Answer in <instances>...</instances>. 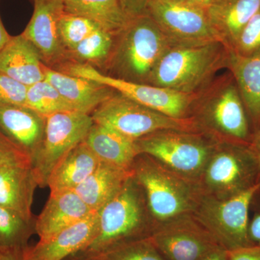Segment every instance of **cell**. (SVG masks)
I'll return each mask as SVG.
<instances>
[{
	"mask_svg": "<svg viewBox=\"0 0 260 260\" xmlns=\"http://www.w3.org/2000/svg\"><path fill=\"white\" fill-rule=\"evenodd\" d=\"M34 234L35 219L26 220L0 205V251L25 250Z\"/></svg>",
	"mask_w": 260,
	"mask_h": 260,
	"instance_id": "83f0119b",
	"label": "cell"
},
{
	"mask_svg": "<svg viewBox=\"0 0 260 260\" xmlns=\"http://www.w3.org/2000/svg\"><path fill=\"white\" fill-rule=\"evenodd\" d=\"M99 229L98 212L24 250V260H64L83 250L93 241Z\"/></svg>",
	"mask_w": 260,
	"mask_h": 260,
	"instance_id": "e0dca14e",
	"label": "cell"
},
{
	"mask_svg": "<svg viewBox=\"0 0 260 260\" xmlns=\"http://www.w3.org/2000/svg\"><path fill=\"white\" fill-rule=\"evenodd\" d=\"M100 160L85 141L67 154L51 172L47 181L50 194L74 191L95 171Z\"/></svg>",
	"mask_w": 260,
	"mask_h": 260,
	"instance_id": "7402d4cb",
	"label": "cell"
},
{
	"mask_svg": "<svg viewBox=\"0 0 260 260\" xmlns=\"http://www.w3.org/2000/svg\"><path fill=\"white\" fill-rule=\"evenodd\" d=\"M191 118L200 132L218 143L251 145L254 138L242 95L229 71L198 93Z\"/></svg>",
	"mask_w": 260,
	"mask_h": 260,
	"instance_id": "7a4b0ae2",
	"label": "cell"
},
{
	"mask_svg": "<svg viewBox=\"0 0 260 260\" xmlns=\"http://www.w3.org/2000/svg\"><path fill=\"white\" fill-rule=\"evenodd\" d=\"M231 51L243 58L260 57V9L241 32Z\"/></svg>",
	"mask_w": 260,
	"mask_h": 260,
	"instance_id": "1f68e13d",
	"label": "cell"
},
{
	"mask_svg": "<svg viewBox=\"0 0 260 260\" xmlns=\"http://www.w3.org/2000/svg\"><path fill=\"white\" fill-rule=\"evenodd\" d=\"M38 182L31 160L23 153L0 162V205L26 220H34L31 211Z\"/></svg>",
	"mask_w": 260,
	"mask_h": 260,
	"instance_id": "9a60e30c",
	"label": "cell"
},
{
	"mask_svg": "<svg viewBox=\"0 0 260 260\" xmlns=\"http://www.w3.org/2000/svg\"><path fill=\"white\" fill-rule=\"evenodd\" d=\"M145 13L153 19L172 46L219 42L206 11L188 3L148 0Z\"/></svg>",
	"mask_w": 260,
	"mask_h": 260,
	"instance_id": "7c38bea8",
	"label": "cell"
},
{
	"mask_svg": "<svg viewBox=\"0 0 260 260\" xmlns=\"http://www.w3.org/2000/svg\"><path fill=\"white\" fill-rule=\"evenodd\" d=\"M28 87L0 73V104L25 106Z\"/></svg>",
	"mask_w": 260,
	"mask_h": 260,
	"instance_id": "d6a6232c",
	"label": "cell"
},
{
	"mask_svg": "<svg viewBox=\"0 0 260 260\" xmlns=\"http://www.w3.org/2000/svg\"><path fill=\"white\" fill-rule=\"evenodd\" d=\"M202 260H229V251L218 245Z\"/></svg>",
	"mask_w": 260,
	"mask_h": 260,
	"instance_id": "74e56055",
	"label": "cell"
},
{
	"mask_svg": "<svg viewBox=\"0 0 260 260\" xmlns=\"http://www.w3.org/2000/svg\"><path fill=\"white\" fill-rule=\"evenodd\" d=\"M150 239L166 260H202L219 245L192 214L158 225Z\"/></svg>",
	"mask_w": 260,
	"mask_h": 260,
	"instance_id": "4fadbf2b",
	"label": "cell"
},
{
	"mask_svg": "<svg viewBox=\"0 0 260 260\" xmlns=\"http://www.w3.org/2000/svg\"><path fill=\"white\" fill-rule=\"evenodd\" d=\"M229 51L220 42L172 46L159 61L149 85L184 93H199L220 70L226 69Z\"/></svg>",
	"mask_w": 260,
	"mask_h": 260,
	"instance_id": "5b68a950",
	"label": "cell"
},
{
	"mask_svg": "<svg viewBox=\"0 0 260 260\" xmlns=\"http://www.w3.org/2000/svg\"><path fill=\"white\" fill-rule=\"evenodd\" d=\"M93 124L90 114L75 111L46 117L44 138L32 160L39 186H47L51 172L72 149L85 141Z\"/></svg>",
	"mask_w": 260,
	"mask_h": 260,
	"instance_id": "8fae6325",
	"label": "cell"
},
{
	"mask_svg": "<svg viewBox=\"0 0 260 260\" xmlns=\"http://www.w3.org/2000/svg\"><path fill=\"white\" fill-rule=\"evenodd\" d=\"M260 182L259 164L250 145L218 143L198 184L203 194L227 200Z\"/></svg>",
	"mask_w": 260,
	"mask_h": 260,
	"instance_id": "52a82bcc",
	"label": "cell"
},
{
	"mask_svg": "<svg viewBox=\"0 0 260 260\" xmlns=\"http://www.w3.org/2000/svg\"><path fill=\"white\" fill-rule=\"evenodd\" d=\"M132 174V171L100 161L74 191L90 209L98 212L117 194Z\"/></svg>",
	"mask_w": 260,
	"mask_h": 260,
	"instance_id": "603a6c76",
	"label": "cell"
},
{
	"mask_svg": "<svg viewBox=\"0 0 260 260\" xmlns=\"http://www.w3.org/2000/svg\"><path fill=\"white\" fill-rule=\"evenodd\" d=\"M119 1L123 10L129 18L146 14L145 11H146L147 3L148 0H119Z\"/></svg>",
	"mask_w": 260,
	"mask_h": 260,
	"instance_id": "e575fe53",
	"label": "cell"
},
{
	"mask_svg": "<svg viewBox=\"0 0 260 260\" xmlns=\"http://www.w3.org/2000/svg\"><path fill=\"white\" fill-rule=\"evenodd\" d=\"M99 28H102L93 20L64 11L59 22V34L66 56L68 51Z\"/></svg>",
	"mask_w": 260,
	"mask_h": 260,
	"instance_id": "4dcf8cb0",
	"label": "cell"
},
{
	"mask_svg": "<svg viewBox=\"0 0 260 260\" xmlns=\"http://www.w3.org/2000/svg\"><path fill=\"white\" fill-rule=\"evenodd\" d=\"M25 106L44 117L58 112L74 111L69 103L46 79L28 87Z\"/></svg>",
	"mask_w": 260,
	"mask_h": 260,
	"instance_id": "f1b7e54d",
	"label": "cell"
},
{
	"mask_svg": "<svg viewBox=\"0 0 260 260\" xmlns=\"http://www.w3.org/2000/svg\"><path fill=\"white\" fill-rule=\"evenodd\" d=\"M259 9L260 0H223L206 13L215 37L231 51Z\"/></svg>",
	"mask_w": 260,
	"mask_h": 260,
	"instance_id": "44dd1931",
	"label": "cell"
},
{
	"mask_svg": "<svg viewBox=\"0 0 260 260\" xmlns=\"http://www.w3.org/2000/svg\"><path fill=\"white\" fill-rule=\"evenodd\" d=\"M85 142L100 161L132 171V166L138 155L134 140L93 123Z\"/></svg>",
	"mask_w": 260,
	"mask_h": 260,
	"instance_id": "cb8c5ba5",
	"label": "cell"
},
{
	"mask_svg": "<svg viewBox=\"0 0 260 260\" xmlns=\"http://www.w3.org/2000/svg\"><path fill=\"white\" fill-rule=\"evenodd\" d=\"M226 69L237 82L254 135L260 129V57L243 58L230 51Z\"/></svg>",
	"mask_w": 260,
	"mask_h": 260,
	"instance_id": "d4e9b609",
	"label": "cell"
},
{
	"mask_svg": "<svg viewBox=\"0 0 260 260\" xmlns=\"http://www.w3.org/2000/svg\"><path fill=\"white\" fill-rule=\"evenodd\" d=\"M0 73L30 86L45 80V64L37 48L21 34L10 38L0 51Z\"/></svg>",
	"mask_w": 260,
	"mask_h": 260,
	"instance_id": "ffe728a7",
	"label": "cell"
},
{
	"mask_svg": "<svg viewBox=\"0 0 260 260\" xmlns=\"http://www.w3.org/2000/svg\"><path fill=\"white\" fill-rule=\"evenodd\" d=\"M222 1L223 0H187V3L206 11L209 8L215 6Z\"/></svg>",
	"mask_w": 260,
	"mask_h": 260,
	"instance_id": "f35d334b",
	"label": "cell"
},
{
	"mask_svg": "<svg viewBox=\"0 0 260 260\" xmlns=\"http://www.w3.org/2000/svg\"><path fill=\"white\" fill-rule=\"evenodd\" d=\"M59 71L73 76L93 80L114 89L118 93L145 107L176 119H189L198 93H184L172 89L119 79L90 66L77 62H66Z\"/></svg>",
	"mask_w": 260,
	"mask_h": 260,
	"instance_id": "30bf717a",
	"label": "cell"
},
{
	"mask_svg": "<svg viewBox=\"0 0 260 260\" xmlns=\"http://www.w3.org/2000/svg\"><path fill=\"white\" fill-rule=\"evenodd\" d=\"M218 143L200 132L175 129L160 130L135 140L138 154L150 155L198 182Z\"/></svg>",
	"mask_w": 260,
	"mask_h": 260,
	"instance_id": "8992f818",
	"label": "cell"
},
{
	"mask_svg": "<svg viewBox=\"0 0 260 260\" xmlns=\"http://www.w3.org/2000/svg\"><path fill=\"white\" fill-rule=\"evenodd\" d=\"M229 260H260V246H250L229 251Z\"/></svg>",
	"mask_w": 260,
	"mask_h": 260,
	"instance_id": "836d02e7",
	"label": "cell"
},
{
	"mask_svg": "<svg viewBox=\"0 0 260 260\" xmlns=\"http://www.w3.org/2000/svg\"><path fill=\"white\" fill-rule=\"evenodd\" d=\"M260 189V182L227 200L202 195L192 215L228 251L253 246L249 237V212Z\"/></svg>",
	"mask_w": 260,
	"mask_h": 260,
	"instance_id": "9c48e42d",
	"label": "cell"
},
{
	"mask_svg": "<svg viewBox=\"0 0 260 260\" xmlns=\"http://www.w3.org/2000/svg\"><path fill=\"white\" fill-rule=\"evenodd\" d=\"M115 37L104 28L98 29L67 53L66 62L81 63L95 68L98 66L105 68L112 55Z\"/></svg>",
	"mask_w": 260,
	"mask_h": 260,
	"instance_id": "4316f807",
	"label": "cell"
},
{
	"mask_svg": "<svg viewBox=\"0 0 260 260\" xmlns=\"http://www.w3.org/2000/svg\"><path fill=\"white\" fill-rule=\"evenodd\" d=\"M64 11L93 20L102 28L116 35L129 18L119 0H62Z\"/></svg>",
	"mask_w": 260,
	"mask_h": 260,
	"instance_id": "484cf974",
	"label": "cell"
},
{
	"mask_svg": "<svg viewBox=\"0 0 260 260\" xmlns=\"http://www.w3.org/2000/svg\"><path fill=\"white\" fill-rule=\"evenodd\" d=\"M249 237L252 245L260 246V213H256L249 220Z\"/></svg>",
	"mask_w": 260,
	"mask_h": 260,
	"instance_id": "8d00e7d4",
	"label": "cell"
},
{
	"mask_svg": "<svg viewBox=\"0 0 260 260\" xmlns=\"http://www.w3.org/2000/svg\"><path fill=\"white\" fill-rule=\"evenodd\" d=\"M170 42L148 15L130 18L115 37L106 69L108 75L142 84L150 83L159 61Z\"/></svg>",
	"mask_w": 260,
	"mask_h": 260,
	"instance_id": "3957f363",
	"label": "cell"
},
{
	"mask_svg": "<svg viewBox=\"0 0 260 260\" xmlns=\"http://www.w3.org/2000/svg\"><path fill=\"white\" fill-rule=\"evenodd\" d=\"M24 250L0 251V260H24Z\"/></svg>",
	"mask_w": 260,
	"mask_h": 260,
	"instance_id": "ab89813d",
	"label": "cell"
},
{
	"mask_svg": "<svg viewBox=\"0 0 260 260\" xmlns=\"http://www.w3.org/2000/svg\"><path fill=\"white\" fill-rule=\"evenodd\" d=\"M46 117L25 106L0 104V133L32 160L40 147Z\"/></svg>",
	"mask_w": 260,
	"mask_h": 260,
	"instance_id": "2e32d148",
	"label": "cell"
},
{
	"mask_svg": "<svg viewBox=\"0 0 260 260\" xmlns=\"http://www.w3.org/2000/svg\"><path fill=\"white\" fill-rule=\"evenodd\" d=\"M132 172L145 191L157 226L192 214L203 195L198 181L183 177L147 154L137 155Z\"/></svg>",
	"mask_w": 260,
	"mask_h": 260,
	"instance_id": "277c9868",
	"label": "cell"
},
{
	"mask_svg": "<svg viewBox=\"0 0 260 260\" xmlns=\"http://www.w3.org/2000/svg\"><path fill=\"white\" fill-rule=\"evenodd\" d=\"M10 37L9 34H8L7 30H5L4 25H3V22H2L1 18H0V51L3 50V48L6 46L9 42Z\"/></svg>",
	"mask_w": 260,
	"mask_h": 260,
	"instance_id": "b9f144b4",
	"label": "cell"
},
{
	"mask_svg": "<svg viewBox=\"0 0 260 260\" xmlns=\"http://www.w3.org/2000/svg\"><path fill=\"white\" fill-rule=\"evenodd\" d=\"M90 116L95 124L110 128L134 141L160 130L200 132L191 118L171 117L116 91Z\"/></svg>",
	"mask_w": 260,
	"mask_h": 260,
	"instance_id": "ba28073f",
	"label": "cell"
},
{
	"mask_svg": "<svg viewBox=\"0 0 260 260\" xmlns=\"http://www.w3.org/2000/svg\"><path fill=\"white\" fill-rule=\"evenodd\" d=\"M19 153H23L0 133V162Z\"/></svg>",
	"mask_w": 260,
	"mask_h": 260,
	"instance_id": "d590c367",
	"label": "cell"
},
{
	"mask_svg": "<svg viewBox=\"0 0 260 260\" xmlns=\"http://www.w3.org/2000/svg\"><path fill=\"white\" fill-rule=\"evenodd\" d=\"M64 260H90L88 257L85 256L78 255V254H73V255L70 256L69 257L67 258Z\"/></svg>",
	"mask_w": 260,
	"mask_h": 260,
	"instance_id": "7bdbcfd3",
	"label": "cell"
},
{
	"mask_svg": "<svg viewBox=\"0 0 260 260\" xmlns=\"http://www.w3.org/2000/svg\"><path fill=\"white\" fill-rule=\"evenodd\" d=\"M45 79L69 103L75 112L91 114L99 106L116 93L97 82L66 74L45 64Z\"/></svg>",
	"mask_w": 260,
	"mask_h": 260,
	"instance_id": "d6986e66",
	"label": "cell"
},
{
	"mask_svg": "<svg viewBox=\"0 0 260 260\" xmlns=\"http://www.w3.org/2000/svg\"><path fill=\"white\" fill-rule=\"evenodd\" d=\"M172 1L177 2V3H187V0H172Z\"/></svg>",
	"mask_w": 260,
	"mask_h": 260,
	"instance_id": "ee69618b",
	"label": "cell"
},
{
	"mask_svg": "<svg viewBox=\"0 0 260 260\" xmlns=\"http://www.w3.org/2000/svg\"><path fill=\"white\" fill-rule=\"evenodd\" d=\"M250 146L253 152L255 154L256 159H257L260 177V129L254 135V138H253Z\"/></svg>",
	"mask_w": 260,
	"mask_h": 260,
	"instance_id": "60d3db41",
	"label": "cell"
},
{
	"mask_svg": "<svg viewBox=\"0 0 260 260\" xmlns=\"http://www.w3.org/2000/svg\"><path fill=\"white\" fill-rule=\"evenodd\" d=\"M64 13L62 0H34L32 18L22 34L37 48L43 62L49 68L67 61L59 34V22Z\"/></svg>",
	"mask_w": 260,
	"mask_h": 260,
	"instance_id": "5bb4252c",
	"label": "cell"
},
{
	"mask_svg": "<svg viewBox=\"0 0 260 260\" xmlns=\"http://www.w3.org/2000/svg\"><path fill=\"white\" fill-rule=\"evenodd\" d=\"M85 257L90 260H166L150 237L126 243L96 255Z\"/></svg>",
	"mask_w": 260,
	"mask_h": 260,
	"instance_id": "f546056e",
	"label": "cell"
},
{
	"mask_svg": "<svg viewBox=\"0 0 260 260\" xmlns=\"http://www.w3.org/2000/svg\"><path fill=\"white\" fill-rule=\"evenodd\" d=\"M93 212L75 191L50 194L44 209L35 218L39 241L47 240L58 233L88 218Z\"/></svg>",
	"mask_w": 260,
	"mask_h": 260,
	"instance_id": "ac0fdd59",
	"label": "cell"
},
{
	"mask_svg": "<svg viewBox=\"0 0 260 260\" xmlns=\"http://www.w3.org/2000/svg\"><path fill=\"white\" fill-rule=\"evenodd\" d=\"M96 236L76 254L91 256L121 244L151 237L157 225L143 187L133 174L117 194L98 211Z\"/></svg>",
	"mask_w": 260,
	"mask_h": 260,
	"instance_id": "6da1fadb",
	"label": "cell"
}]
</instances>
